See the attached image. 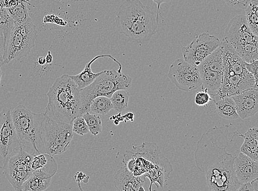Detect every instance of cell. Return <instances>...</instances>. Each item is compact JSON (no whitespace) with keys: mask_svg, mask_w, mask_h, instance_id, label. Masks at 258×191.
Wrapping results in <instances>:
<instances>
[{"mask_svg":"<svg viewBox=\"0 0 258 191\" xmlns=\"http://www.w3.org/2000/svg\"><path fill=\"white\" fill-rule=\"evenodd\" d=\"M112 109L113 106L110 98L104 96L94 98L90 105V111L97 115H105Z\"/></svg>","mask_w":258,"mask_h":191,"instance_id":"obj_26","label":"cell"},{"mask_svg":"<svg viewBox=\"0 0 258 191\" xmlns=\"http://www.w3.org/2000/svg\"><path fill=\"white\" fill-rule=\"evenodd\" d=\"M23 145L18 137L10 109L0 112V155L5 158L13 154Z\"/></svg>","mask_w":258,"mask_h":191,"instance_id":"obj_13","label":"cell"},{"mask_svg":"<svg viewBox=\"0 0 258 191\" xmlns=\"http://www.w3.org/2000/svg\"><path fill=\"white\" fill-rule=\"evenodd\" d=\"M46 59V63L47 64H50L53 61V57L51 55V53L50 51H48L47 54L45 57Z\"/></svg>","mask_w":258,"mask_h":191,"instance_id":"obj_41","label":"cell"},{"mask_svg":"<svg viewBox=\"0 0 258 191\" xmlns=\"http://www.w3.org/2000/svg\"><path fill=\"white\" fill-rule=\"evenodd\" d=\"M85 176H86V175L84 174L83 172H79L77 173V177L76 176V180L78 183H79V186H80V183L81 181H83L84 179H85Z\"/></svg>","mask_w":258,"mask_h":191,"instance_id":"obj_39","label":"cell"},{"mask_svg":"<svg viewBox=\"0 0 258 191\" xmlns=\"http://www.w3.org/2000/svg\"><path fill=\"white\" fill-rule=\"evenodd\" d=\"M73 134L71 124L53 120L44 113L40 132L44 153L54 156L67 151Z\"/></svg>","mask_w":258,"mask_h":191,"instance_id":"obj_7","label":"cell"},{"mask_svg":"<svg viewBox=\"0 0 258 191\" xmlns=\"http://www.w3.org/2000/svg\"><path fill=\"white\" fill-rule=\"evenodd\" d=\"M172 166L164 155L160 154L157 162L155 163L153 168L145 175L146 177H148L151 181L149 190H151L153 184L157 185L159 188L158 185L163 188L164 184L169 178L170 173L172 171Z\"/></svg>","mask_w":258,"mask_h":191,"instance_id":"obj_18","label":"cell"},{"mask_svg":"<svg viewBox=\"0 0 258 191\" xmlns=\"http://www.w3.org/2000/svg\"><path fill=\"white\" fill-rule=\"evenodd\" d=\"M44 115V112L34 113L22 104L11 112L17 136L23 148L29 149L33 155L44 153L40 137Z\"/></svg>","mask_w":258,"mask_h":191,"instance_id":"obj_4","label":"cell"},{"mask_svg":"<svg viewBox=\"0 0 258 191\" xmlns=\"http://www.w3.org/2000/svg\"><path fill=\"white\" fill-rule=\"evenodd\" d=\"M212 98L216 104V110L221 118L225 120H233L239 117L235 101L232 97H220L219 94H216Z\"/></svg>","mask_w":258,"mask_h":191,"instance_id":"obj_21","label":"cell"},{"mask_svg":"<svg viewBox=\"0 0 258 191\" xmlns=\"http://www.w3.org/2000/svg\"><path fill=\"white\" fill-rule=\"evenodd\" d=\"M31 1V0H0V7L8 9L23 3L31 5L29 3Z\"/></svg>","mask_w":258,"mask_h":191,"instance_id":"obj_34","label":"cell"},{"mask_svg":"<svg viewBox=\"0 0 258 191\" xmlns=\"http://www.w3.org/2000/svg\"><path fill=\"white\" fill-rule=\"evenodd\" d=\"M115 22L120 34L137 43L148 42L157 32V17L140 0H125L117 12Z\"/></svg>","mask_w":258,"mask_h":191,"instance_id":"obj_1","label":"cell"},{"mask_svg":"<svg viewBox=\"0 0 258 191\" xmlns=\"http://www.w3.org/2000/svg\"><path fill=\"white\" fill-rule=\"evenodd\" d=\"M37 37L38 32L31 17L25 22L15 23L6 45L5 64L19 61L28 55Z\"/></svg>","mask_w":258,"mask_h":191,"instance_id":"obj_6","label":"cell"},{"mask_svg":"<svg viewBox=\"0 0 258 191\" xmlns=\"http://www.w3.org/2000/svg\"><path fill=\"white\" fill-rule=\"evenodd\" d=\"M3 73L1 70V67H0V85H1Z\"/></svg>","mask_w":258,"mask_h":191,"instance_id":"obj_43","label":"cell"},{"mask_svg":"<svg viewBox=\"0 0 258 191\" xmlns=\"http://www.w3.org/2000/svg\"><path fill=\"white\" fill-rule=\"evenodd\" d=\"M245 68L249 73L254 76L255 80L257 81V59L249 63L245 62Z\"/></svg>","mask_w":258,"mask_h":191,"instance_id":"obj_36","label":"cell"},{"mask_svg":"<svg viewBox=\"0 0 258 191\" xmlns=\"http://www.w3.org/2000/svg\"><path fill=\"white\" fill-rule=\"evenodd\" d=\"M49 99L44 113L53 120L72 124L80 115V89L70 76L58 77L47 93Z\"/></svg>","mask_w":258,"mask_h":191,"instance_id":"obj_2","label":"cell"},{"mask_svg":"<svg viewBox=\"0 0 258 191\" xmlns=\"http://www.w3.org/2000/svg\"><path fill=\"white\" fill-rule=\"evenodd\" d=\"M14 21L11 19L7 9L0 7V31L4 36L5 46L9 36L14 26Z\"/></svg>","mask_w":258,"mask_h":191,"instance_id":"obj_28","label":"cell"},{"mask_svg":"<svg viewBox=\"0 0 258 191\" xmlns=\"http://www.w3.org/2000/svg\"><path fill=\"white\" fill-rule=\"evenodd\" d=\"M71 124L73 132L77 135L84 136L89 133L85 118L81 116L76 117Z\"/></svg>","mask_w":258,"mask_h":191,"instance_id":"obj_31","label":"cell"},{"mask_svg":"<svg viewBox=\"0 0 258 191\" xmlns=\"http://www.w3.org/2000/svg\"><path fill=\"white\" fill-rule=\"evenodd\" d=\"M234 169L237 180L242 184L258 178V162L242 152L234 160Z\"/></svg>","mask_w":258,"mask_h":191,"instance_id":"obj_16","label":"cell"},{"mask_svg":"<svg viewBox=\"0 0 258 191\" xmlns=\"http://www.w3.org/2000/svg\"><path fill=\"white\" fill-rule=\"evenodd\" d=\"M220 44L221 42L217 37L204 32L194 39L189 45L182 47L183 59L194 67L199 68Z\"/></svg>","mask_w":258,"mask_h":191,"instance_id":"obj_12","label":"cell"},{"mask_svg":"<svg viewBox=\"0 0 258 191\" xmlns=\"http://www.w3.org/2000/svg\"><path fill=\"white\" fill-rule=\"evenodd\" d=\"M200 75L202 82V90L207 89L211 96L218 93L223 81V73L210 70L200 66Z\"/></svg>","mask_w":258,"mask_h":191,"instance_id":"obj_20","label":"cell"},{"mask_svg":"<svg viewBox=\"0 0 258 191\" xmlns=\"http://www.w3.org/2000/svg\"><path fill=\"white\" fill-rule=\"evenodd\" d=\"M243 137L244 142L240 148V152L247 155L252 160L258 162V129L253 128L248 130L244 135L239 134Z\"/></svg>","mask_w":258,"mask_h":191,"instance_id":"obj_23","label":"cell"},{"mask_svg":"<svg viewBox=\"0 0 258 191\" xmlns=\"http://www.w3.org/2000/svg\"><path fill=\"white\" fill-rule=\"evenodd\" d=\"M223 132L217 127L209 130L204 134L198 143L195 153V159L198 169L205 172L206 170L216 163L224 160L230 154L226 148L217 144L218 139Z\"/></svg>","mask_w":258,"mask_h":191,"instance_id":"obj_8","label":"cell"},{"mask_svg":"<svg viewBox=\"0 0 258 191\" xmlns=\"http://www.w3.org/2000/svg\"><path fill=\"white\" fill-rule=\"evenodd\" d=\"M211 95L209 94L207 89L198 92L195 98V103L200 106H205L208 105L212 100Z\"/></svg>","mask_w":258,"mask_h":191,"instance_id":"obj_32","label":"cell"},{"mask_svg":"<svg viewBox=\"0 0 258 191\" xmlns=\"http://www.w3.org/2000/svg\"><path fill=\"white\" fill-rule=\"evenodd\" d=\"M258 178L251 182L243 183L238 189V191H257Z\"/></svg>","mask_w":258,"mask_h":191,"instance_id":"obj_35","label":"cell"},{"mask_svg":"<svg viewBox=\"0 0 258 191\" xmlns=\"http://www.w3.org/2000/svg\"><path fill=\"white\" fill-rule=\"evenodd\" d=\"M253 0H224L229 7L245 10L249 3Z\"/></svg>","mask_w":258,"mask_h":191,"instance_id":"obj_33","label":"cell"},{"mask_svg":"<svg viewBox=\"0 0 258 191\" xmlns=\"http://www.w3.org/2000/svg\"><path fill=\"white\" fill-rule=\"evenodd\" d=\"M108 57L110 58L113 61L116 62L118 66V70L122 71V65L116 59L110 55H100L95 56L92 60L86 64L85 69L79 74L75 76H70L72 79L74 80L76 84L80 89L87 87L91 85L92 83L101 74H103L104 71L100 72L98 73H94L92 70V65L96 60L100 58Z\"/></svg>","mask_w":258,"mask_h":191,"instance_id":"obj_19","label":"cell"},{"mask_svg":"<svg viewBox=\"0 0 258 191\" xmlns=\"http://www.w3.org/2000/svg\"><path fill=\"white\" fill-rule=\"evenodd\" d=\"M53 176L42 170L33 171L23 183L21 191H43L50 186Z\"/></svg>","mask_w":258,"mask_h":191,"instance_id":"obj_22","label":"cell"},{"mask_svg":"<svg viewBox=\"0 0 258 191\" xmlns=\"http://www.w3.org/2000/svg\"><path fill=\"white\" fill-rule=\"evenodd\" d=\"M132 81L131 77L123 74L121 71L104 70L91 85L80 89L79 116L90 112V105L94 98L101 96L110 98L113 93L119 89L128 90L131 87Z\"/></svg>","mask_w":258,"mask_h":191,"instance_id":"obj_3","label":"cell"},{"mask_svg":"<svg viewBox=\"0 0 258 191\" xmlns=\"http://www.w3.org/2000/svg\"><path fill=\"white\" fill-rule=\"evenodd\" d=\"M251 88H257V81L249 73L223 75V81L219 93L220 97H231Z\"/></svg>","mask_w":258,"mask_h":191,"instance_id":"obj_14","label":"cell"},{"mask_svg":"<svg viewBox=\"0 0 258 191\" xmlns=\"http://www.w3.org/2000/svg\"><path fill=\"white\" fill-rule=\"evenodd\" d=\"M129 98L130 94L127 90L119 89L114 92L110 98L113 109L119 113H121L123 110L127 108Z\"/></svg>","mask_w":258,"mask_h":191,"instance_id":"obj_27","label":"cell"},{"mask_svg":"<svg viewBox=\"0 0 258 191\" xmlns=\"http://www.w3.org/2000/svg\"><path fill=\"white\" fill-rule=\"evenodd\" d=\"M134 114L132 112H128L127 113V114H125L123 116V118H124L125 120L126 121H134Z\"/></svg>","mask_w":258,"mask_h":191,"instance_id":"obj_40","label":"cell"},{"mask_svg":"<svg viewBox=\"0 0 258 191\" xmlns=\"http://www.w3.org/2000/svg\"><path fill=\"white\" fill-rule=\"evenodd\" d=\"M257 37L250 31L245 16L238 15L228 23L223 40L245 62L249 63L258 59Z\"/></svg>","mask_w":258,"mask_h":191,"instance_id":"obj_5","label":"cell"},{"mask_svg":"<svg viewBox=\"0 0 258 191\" xmlns=\"http://www.w3.org/2000/svg\"><path fill=\"white\" fill-rule=\"evenodd\" d=\"M7 10L15 23L25 22L29 17L27 4L23 3Z\"/></svg>","mask_w":258,"mask_h":191,"instance_id":"obj_30","label":"cell"},{"mask_svg":"<svg viewBox=\"0 0 258 191\" xmlns=\"http://www.w3.org/2000/svg\"><path fill=\"white\" fill-rule=\"evenodd\" d=\"M145 178V175L135 176L124 166L117 171L114 184L118 191L145 190L143 187Z\"/></svg>","mask_w":258,"mask_h":191,"instance_id":"obj_17","label":"cell"},{"mask_svg":"<svg viewBox=\"0 0 258 191\" xmlns=\"http://www.w3.org/2000/svg\"><path fill=\"white\" fill-rule=\"evenodd\" d=\"M82 116L85 118L90 133L94 136H97L101 133L103 124H102L101 118L98 115L88 112Z\"/></svg>","mask_w":258,"mask_h":191,"instance_id":"obj_29","label":"cell"},{"mask_svg":"<svg viewBox=\"0 0 258 191\" xmlns=\"http://www.w3.org/2000/svg\"><path fill=\"white\" fill-rule=\"evenodd\" d=\"M38 63L41 66L45 65L46 64L45 57L43 56L39 57L38 59Z\"/></svg>","mask_w":258,"mask_h":191,"instance_id":"obj_42","label":"cell"},{"mask_svg":"<svg viewBox=\"0 0 258 191\" xmlns=\"http://www.w3.org/2000/svg\"><path fill=\"white\" fill-rule=\"evenodd\" d=\"M245 16L246 21L250 29L255 35L258 36V1L253 0L246 8Z\"/></svg>","mask_w":258,"mask_h":191,"instance_id":"obj_25","label":"cell"},{"mask_svg":"<svg viewBox=\"0 0 258 191\" xmlns=\"http://www.w3.org/2000/svg\"><path fill=\"white\" fill-rule=\"evenodd\" d=\"M56 162L55 159L53 156L46 153H40L34 155L32 159L31 167L33 171L42 170L45 171L49 174L53 176L55 173L50 171L49 169L51 168L53 169H57V164L55 165L49 166Z\"/></svg>","mask_w":258,"mask_h":191,"instance_id":"obj_24","label":"cell"},{"mask_svg":"<svg viewBox=\"0 0 258 191\" xmlns=\"http://www.w3.org/2000/svg\"><path fill=\"white\" fill-rule=\"evenodd\" d=\"M5 43L3 33L0 31V67L5 64Z\"/></svg>","mask_w":258,"mask_h":191,"instance_id":"obj_37","label":"cell"},{"mask_svg":"<svg viewBox=\"0 0 258 191\" xmlns=\"http://www.w3.org/2000/svg\"><path fill=\"white\" fill-rule=\"evenodd\" d=\"M152 1H153L157 5V7H158L157 14V15H156V17H157V20L158 22L159 16V14L160 13V6L161 5V4H163L164 3L170 2L171 1V0H152Z\"/></svg>","mask_w":258,"mask_h":191,"instance_id":"obj_38","label":"cell"},{"mask_svg":"<svg viewBox=\"0 0 258 191\" xmlns=\"http://www.w3.org/2000/svg\"><path fill=\"white\" fill-rule=\"evenodd\" d=\"M235 157L230 154L224 160L208 168L206 181L209 189L213 191H234L242 184L236 177L234 169Z\"/></svg>","mask_w":258,"mask_h":191,"instance_id":"obj_9","label":"cell"},{"mask_svg":"<svg viewBox=\"0 0 258 191\" xmlns=\"http://www.w3.org/2000/svg\"><path fill=\"white\" fill-rule=\"evenodd\" d=\"M33 158V154L21 147L4 158V174L15 190L21 191L23 183L32 175Z\"/></svg>","mask_w":258,"mask_h":191,"instance_id":"obj_10","label":"cell"},{"mask_svg":"<svg viewBox=\"0 0 258 191\" xmlns=\"http://www.w3.org/2000/svg\"><path fill=\"white\" fill-rule=\"evenodd\" d=\"M231 97L235 101L237 114L243 120L256 114L258 111L257 88H249Z\"/></svg>","mask_w":258,"mask_h":191,"instance_id":"obj_15","label":"cell"},{"mask_svg":"<svg viewBox=\"0 0 258 191\" xmlns=\"http://www.w3.org/2000/svg\"><path fill=\"white\" fill-rule=\"evenodd\" d=\"M168 77L181 91H193L202 85L199 68L182 59H177L171 64Z\"/></svg>","mask_w":258,"mask_h":191,"instance_id":"obj_11","label":"cell"}]
</instances>
